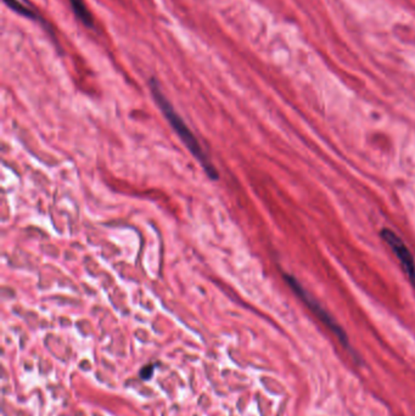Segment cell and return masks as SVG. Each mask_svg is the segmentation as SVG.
I'll list each match as a JSON object with an SVG mask.
<instances>
[{"label": "cell", "mask_w": 415, "mask_h": 416, "mask_svg": "<svg viewBox=\"0 0 415 416\" xmlns=\"http://www.w3.org/2000/svg\"><path fill=\"white\" fill-rule=\"evenodd\" d=\"M149 87H150L151 94L154 96L156 104L159 105V107H160L162 114H163V116L168 121L170 127L175 129V132L180 138V140L184 142L185 147H188L189 151L191 152V155L203 166V170L208 173V177L211 179L217 180L218 173L216 167L213 166L210 157L206 155L205 150L198 144V139L194 135L193 132L190 131V128L187 126L184 119L180 117V114L173 107V105L170 104V100L167 99V96L163 94L159 81L156 78H150Z\"/></svg>", "instance_id": "6da1fadb"}, {"label": "cell", "mask_w": 415, "mask_h": 416, "mask_svg": "<svg viewBox=\"0 0 415 416\" xmlns=\"http://www.w3.org/2000/svg\"><path fill=\"white\" fill-rule=\"evenodd\" d=\"M284 279L286 280L289 286L291 288L293 292L298 295V298L301 299L302 302L305 303L307 307L310 308L312 312L316 314V317H318V319L321 322L326 324V327H329L331 332H334L335 336H337L340 342L342 345L346 346V347H349L347 335L344 334V330L339 327V324L334 320V318L331 317L330 314L326 312V309L321 307L319 303L316 302V298L312 297L311 295L307 292V290L300 284V281L296 278H293V275L290 274H284Z\"/></svg>", "instance_id": "7a4b0ae2"}, {"label": "cell", "mask_w": 415, "mask_h": 416, "mask_svg": "<svg viewBox=\"0 0 415 416\" xmlns=\"http://www.w3.org/2000/svg\"><path fill=\"white\" fill-rule=\"evenodd\" d=\"M380 235H381L382 240L386 242L392 252L396 255L401 263L402 268L405 270V273L415 289V260L411 251L407 247L406 244L402 242L401 237H398L396 232H392L391 229L384 228Z\"/></svg>", "instance_id": "3957f363"}, {"label": "cell", "mask_w": 415, "mask_h": 416, "mask_svg": "<svg viewBox=\"0 0 415 416\" xmlns=\"http://www.w3.org/2000/svg\"><path fill=\"white\" fill-rule=\"evenodd\" d=\"M3 1H4V4L8 5L10 9L15 11L16 14L21 15V16H24V17L32 20L34 22H37V24H42L44 27H47V31L49 34H52V29H48V24L47 22H45V20L43 19L42 16L38 14L36 10L31 9L27 3L24 4V3L20 1V0H3ZM52 36H54V34H52Z\"/></svg>", "instance_id": "277c9868"}, {"label": "cell", "mask_w": 415, "mask_h": 416, "mask_svg": "<svg viewBox=\"0 0 415 416\" xmlns=\"http://www.w3.org/2000/svg\"><path fill=\"white\" fill-rule=\"evenodd\" d=\"M68 3L71 5V9L75 17L80 20V24H85L88 29H93L95 24L94 17L85 4V0H68Z\"/></svg>", "instance_id": "5b68a950"}, {"label": "cell", "mask_w": 415, "mask_h": 416, "mask_svg": "<svg viewBox=\"0 0 415 416\" xmlns=\"http://www.w3.org/2000/svg\"><path fill=\"white\" fill-rule=\"evenodd\" d=\"M154 371H155V365L149 364L147 366H144L142 370H140V378L142 380H150L152 378V375H154Z\"/></svg>", "instance_id": "8992f818"}]
</instances>
